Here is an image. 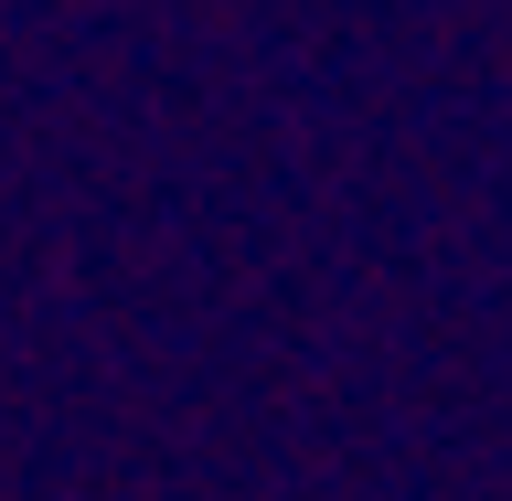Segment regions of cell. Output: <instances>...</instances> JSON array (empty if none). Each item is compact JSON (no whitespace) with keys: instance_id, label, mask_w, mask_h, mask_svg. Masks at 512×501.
I'll return each instance as SVG.
<instances>
[]
</instances>
